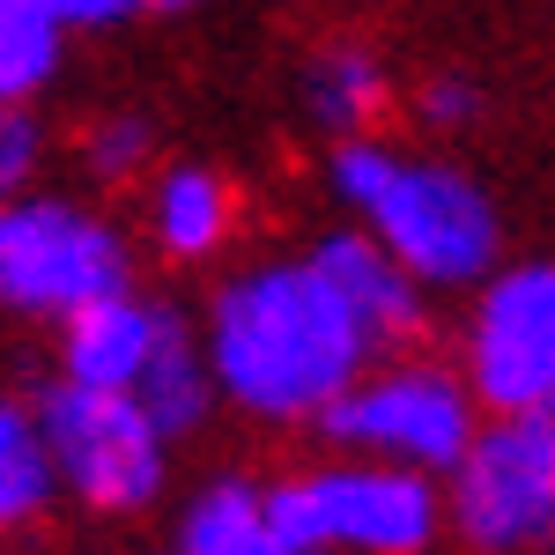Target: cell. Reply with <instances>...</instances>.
<instances>
[{"mask_svg": "<svg viewBox=\"0 0 555 555\" xmlns=\"http://www.w3.org/2000/svg\"><path fill=\"white\" fill-rule=\"evenodd\" d=\"M201 341H208L222 400L259 423H319L378 356L371 326L311 253L267 259L222 282Z\"/></svg>", "mask_w": 555, "mask_h": 555, "instance_id": "cell-1", "label": "cell"}, {"mask_svg": "<svg viewBox=\"0 0 555 555\" xmlns=\"http://www.w3.org/2000/svg\"><path fill=\"white\" fill-rule=\"evenodd\" d=\"M334 201L423 289H467V282L496 274V201L452 164L400 156L385 141H341L334 149Z\"/></svg>", "mask_w": 555, "mask_h": 555, "instance_id": "cell-2", "label": "cell"}, {"mask_svg": "<svg viewBox=\"0 0 555 555\" xmlns=\"http://www.w3.org/2000/svg\"><path fill=\"white\" fill-rule=\"evenodd\" d=\"M274 512L319 555H423L437 526H452L429 474L392 467V460H356V452L274 481Z\"/></svg>", "mask_w": 555, "mask_h": 555, "instance_id": "cell-3", "label": "cell"}, {"mask_svg": "<svg viewBox=\"0 0 555 555\" xmlns=\"http://www.w3.org/2000/svg\"><path fill=\"white\" fill-rule=\"evenodd\" d=\"M452 533L474 555H541L555 548V415H489L444 474Z\"/></svg>", "mask_w": 555, "mask_h": 555, "instance_id": "cell-4", "label": "cell"}, {"mask_svg": "<svg viewBox=\"0 0 555 555\" xmlns=\"http://www.w3.org/2000/svg\"><path fill=\"white\" fill-rule=\"evenodd\" d=\"M474 385L467 371H444V363H423V356H400V363H378L348 385L341 400L319 415V429L356 452V460H392V467L415 474H452L460 452L474 444Z\"/></svg>", "mask_w": 555, "mask_h": 555, "instance_id": "cell-5", "label": "cell"}, {"mask_svg": "<svg viewBox=\"0 0 555 555\" xmlns=\"http://www.w3.org/2000/svg\"><path fill=\"white\" fill-rule=\"evenodd\" d=\"M30 408L44 423L60 489H75L89 512H141V504H156L164 467H171V437L133 392L52 378Z\"/></svg>", "mask_w": 555, "mask_h": 555, "instance_id": "cell-6", "label": "cell"}, {"mask_svg": "<svg viewBox=\"0 0 555 555\" xmlns=\"http://www.w3.org/2000/svg\"><path fill=\"white\" fill-rule=\"evenodd\" d=\"M127 289V245L112 222L75 201H8L0 215V297L23 319H75L89 304Z\"/></svg>", "mask_w": 555, "mask_h": 555, "instance_id": "cell-7", "label": "cell"}, {"mask_svg": "<svg viewBox=\"0 0 555 555\" xmlns=\"http://www.w3.org/2000/svg\"><path fill=\"white\" fill-rule=\"evenodd\" d=\"M460 371L489 415L555 408V259H526L481 282Z\"/></svg>", "mask_w": 555, "mask_h": 555, "instance_id": "cell-8", "label": "cell"}, {"mask_svg": "<svg viewBox=\"0 0 555 555\" xmlns=\"http://www.w3.org/2000/svg\"><path fill=\"white\" fill-rule=\"evenodd\" d=\"M164 326H171V304H149L133 289L89 304V311H75L60 326V378L133 392L141 371H149V356H156V341H164Z\"/></svg>", "mask_w": 555, "mask_h": 555, "instance_id": "cell-9", "label": "cell"}, {"mask_svg": "<svg viewBox=\"0 0 555 555\" xmlns=\"http://www.w3.org/2000/svg\"><path fill=\"white\" fill-rule=\"evenodd\" d=\"M311 259H319V267L334 274V289L356 304V319L371 326L378 356H392V348H408L423 334V282L385 253L371 230H334V237L311 245Z\"/></svg>", "mask_w": 555, "mask_h": 555, "instance_id": "cell-10", "label": "cell"}, {"mask_svg": "<svg viewBox=\"0 0 555 555\" xmlns=\"http://www.w3.org/2000/svg\"><path fill=\"white\" fill-rule=\"evenodd\" d=\"M178 555H319L274 512V489L259 481H208L178 518Z\"/></svg>", "mask_w": 555, "mask_h": 555, "instance_id": "cell-11", "label": "cell"}, {"mask_svg": "<svg viewBox=\"0 0 555 555\" xmlns=\"http://www.w3.org/2000/svg\"><path fill=\"white\" fill-rule=\"evenodd\" d=\"M304 112L334 141H363L385 112V67L363 44H326L304 60Z\"/></svg>", "mask_w": 555, "mask_h": 555, "instance_id": "cell-12", "label": "cell"}, {"mask_svg": "<svg viewBox=\"0 0 555 555\" xmlns=\"http://www.w3.org/2000/svg\"><path fill=\"white\" fill-rule=\"evenodd\" d=\"M149 237H156L171 259L222 253V237H230V185H222L215 171H201V164L164 171L156 193H149Z\"/></svg>", "mask_w": 555, "mask_h": 555, "instance_id": "cell-13", "label": "cell"}, {"mask_svg": "<svg viewBox=\"0 0 555 555\" xmlns=\"http://www.w3.org/2000/svg\"><path fill=\"white\" fill-rule=\"evenodd\" d=\"M215 392H222V385H215L208 341H193V334H185V319L171 311V326H164V341H156L149 371H141V385H133V400L164 423V437H185V429L208 415Z\"/></svg>", "mask_w": 555, "mask_h": 555, "instance_id": "cell-14", "label": "cell"}, {"mask_svg": "<svg viewBox=\"0 0 555 555\" xmlns=\"http://www.w3.org/2000/svg\"><path fill=\"white\" fill-rule=\"evenodd\" d=\"M67 0H0V89L23 104L60 75V44H67Z\"/></svg>", "mask_w": 555, "mask_h": 555, "instance_id": "cell-15", "label": "cell"}, {"mask_svg": "<svg viewBox=\"0 0 555 555\" xmlns=\"http://www.w3.org/2000/svg\"><path fill=\"white\" fill-rule=\"evenodd\" d=\"M60 496V467H52V444H44L38 408H0V518L23 526Z\"/></svg>", "mask_w": 555, "mask_h": 555, "instance_id": "cell-16", "label": "cell"}, {"mask_svg": "<svg viewBox=\"0 0 555 555\" xmlns=\"http://www.w3.org/2000/svg\"><path fill=\"white\" fill-rule=\"evenodd\" d=\"M82 164L104 178V185L133 178L141 164H149V127H141V119H96L89 141H82Z\"/></svg>", "mask_w": 555, "mask_h": 555, "instance_id": "cell-17", "label": "cell"}, {"mask_svg": "<svg viewBox=\"0 0 555 555\" xmlns=\"http://www.w3.org/2000/svg\"><path fill=\"white\" fill-rule=\"evenodd\" d=\"M415 119L437 133H460L481 119V89L467 82V75H429L423 89H415Z\"/></svg>", "mask_w": 555, "mask_h": 555, "instance_id": "cell-18", "label": "cell"}, {"mask_svg": "<svg viewBox=\"0 0 555 555\" xmlns=\"http://www.w3.org/2000/svg\"><path fill=\"white\" fill-rule=\"evenodd\" d=\"M30 164H38V127L15 112V119L0 127V178H8V185H23V171H30Z\"/></svg>", "mask_w": 555, "mask_h": 555, "instance_id": "cell-19", "label": "cell"}, {"mask_svg": "<svg viewBox=\"0 0 555 555\" xmlns=\"http://www.w3.org/2000/svg\"><path fill=\"white\" fill-rule=\"evenodd\" d=\"M141 8H164V0H67V23H82V30H112V23H133Z\"/></svg>", "mask_w": 555, "mask_h": 555, "instance_id": "cell-20", "label": "cell"}, {"mask_svg": "<svg viewBox=\"0 0 555 555\" xmlns=\"http://www.w3.org/2000/svg\"><path fill=\"white\" fill-rule=\"evenodd\" d=\"M164 8H201V0H164Z\"/></svg>", "mask_w": 555, "mask_h": 555, "instance_id": "cell-21", "label": "cell"}, {"mask_svg": "<svg viewBox=\"0 0 555 555\" xmlns=\"http://www.w3.org/2000/svg\"><path fill=\"white\" fill-rule=\"evenodd\" d=\"M548 415H555V408H548Z\"/></svg>", "mask_w": 555, "mask_h": 555, "instance_id": "cell-22", "label": "cell"}]
</instances>
